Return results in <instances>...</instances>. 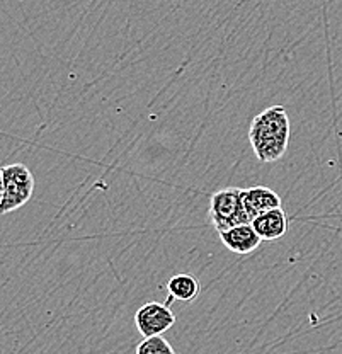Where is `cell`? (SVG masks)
I'll use <instances>...</instances> for the list:
<instances>
[{"instance_id":"obj_1","label":"cell","mask_w":342,"mask_h":354,"mask_svg":"<svg viewBox=\"0 0 342 354\" xmlns=\"http://www.w3.org/2000/svg\"><path fill=\"white\" fill-rule=\"evenodd\" d=\"M289 118L283 106H271L260 111L249 128V142L260 164H274L288 150Z\"/></svg>"},{"instance_id":"obj_2","label":"cell","mask_w":342,"mask_h":354,"mask_svg":"<svg viewBox=\"0 0 342 354\" xmlns=\"http://www.w3.org/2000/svg\"><path fill=\"white\" fill-rule=\"evenodd\" d=\"M3 199L0 215H7L24 206L35 193V176L24 164H10L2 167Z\"/></svg>"},{"instance_id":"obj_3","label":"cell","mask_w":342,"mask_h":354,"mask_svg":"<svg viewBox=\"0 0 342 354\" xmlns=\"http://www.w3.org/2000/svg\"><path fill=\"white\" fill-rule=\"evenodd\" d=\"M242 189L227 187L213 193L209 199V220L216 232L228 230L242 223H251L242 206Z\"/></svg>"},{"instance_id":"obj_4","label":"cell","mask_w":342,"mask_h":354,"mask_svg":"<svg viewBox=\"0 0 342 354\" xmlns=\"http://www.w3.org/2000/svg\"><path fill=\"white\" fill-rule=\"evenodd\" d=\"M175 324V315L167 304L149 301L135 313V326L143 337L165 334Z\"/></svg>"},{"instance_id":"obj_5","label":"cell","mask_w":342,"mask_h":354,"mask_svg":"<svg viewBox=\"0 0 342 354\" xmlns=\"http://www.w3.org/2000/svg\"><path fill=\"white\" fill-rule=\"evenodd\" d=\"M242 206L245 209L249 221H254L263 213L269 212V209L279 208L281 206V198L276 191L266 186H254L249 189H242Z\"/></svg>"},{"instance_id":"obj_6","label":"cell","mask_w":342,"mask_h":354,"mask_svg":"<svg viewBox=\"0 0 342 354\" xmlns=\"http://www.w3.org/2000/svg\"><path fill=\"white\" fill-rule=\"evenodd\" d=\"M218 235L223 245L230 252L238 254V256H247V254L254 252L260 245V242H263V239L254 230L252 223L237 225V227H231L228 230L218 232Z\"/></svg>"},{"instance_id":"obj_7","label":"cell","mask_w":342,"mask_h":354,"mask_svg":"<svg viewBox=\"0 0 342 354\" xmlns=\"http://www.w3.org/2000/svg\"><path fill=\"white\" fill-rule=\"evenodd\" d=\"M252 227L264 242L278 241V239L285 237L286 232H288V215H286L285 209L279 206V208L269 209V212L263 213V215H259L257 218H254Z\"/></svg>"},{"instance_id":"obj_8","label":"cell","mask_w":342,"mask_h":354,"mask_svg":"<svg viewBox=\"0 0 342 354\" xmlns=\"http://www.w3.org/2000/svg\"><path fill=\"white\" fill-rule=\"evenodd\" d=\"M167 290L172 300L191 304V301H194L198 298L201 286H200V281H198L193 274L179 272V274H174L171 279H169Z\"/></svg>"},{"instance_id":"obj_9","label":"cell","mask_w":342,"mask_h":354,"mask_svg":"<svg viewBox=\"0 0 342 354\" xmlns=\"http://www.w3.org/2000/svg\"><path fill=\"white\" fill-rule=\"evenodd\" d=\"M135 354H175L171 342L165 341L162 335H153V337H145L137 346Z\"/></svg>"},{"instance_id":"obj_10","label":"cell","mask_w":342,"mask_h":354,"mask_svg":"<svg viewBox=\"0 0 342 354\" xmlns=\"http://www.w3.org/2000/svg\"><path fill=\"white\" fill-rule=\"evenodd\" d=\"M2 199H3V174H2V169H0V205H2Z\"/></svg>"}]
</instances>
